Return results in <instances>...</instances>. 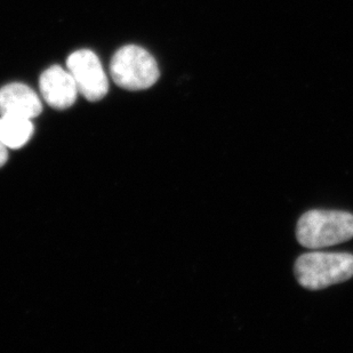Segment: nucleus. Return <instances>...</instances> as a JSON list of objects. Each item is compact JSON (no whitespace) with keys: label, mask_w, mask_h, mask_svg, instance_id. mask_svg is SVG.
Masks as SVG:
<instances>
[{"label":"nucleus","mask_w":353,"mask_h":353,"mask_svg":"<svg viewBox=\"0 0 353 353\" xmlns=\"http://www.w3.org/2000/svg\"><path fill=\"white\" fill-rule=\"evenodd\" d=\"M7 150L8 149L0 141V167H3L6 163L7 159H8V152H7Z\"/></svg>","instance_id":"6e6552de"},{"label":"nucleus","mask_w":353,"mask_h":353,"mask_svg":"<svg viewBox=\"0 0 353 353\" xmlns=\"http://www.w3.org/2000/svg\"><path fill=\"white\" fill-rule=\"evenodd\" d=\"M39 88L45 102L59 110L70 108L79 94L77 83L70 71L60 65H53L43 71L40 76Z\"/></svg>","instance_id":"39448f33"},{"label":"nucleus","mask_w":353,"mask_h":353,"mask_svg":"<svg viewBox=\"0 0 353 353\" xmlns=\"http://www.w3.org/2000/svg\"><path fill=\"white\" fill-rule=\"evenodd\" d=\"M32 134L31 119L15 116L0 117V141L7 149H21L29 142Z\"/></svg>","instance_id":"0eeeda50"},{"label":"nucleus","mask_w":353,"mask_h":353,"mask_svg":"<svg viewBox=\"0 0 353 353\" xmlns=\"http://www.w3.org/2000/svg\"><path fill=\"white\" fill-rule=\"evenodd\" d=\"M67 69L77 83L79 94L90 102L103 99L109 90L107 74L97 54L90 50L74 52L68 57Z\"/></svg>","instance_id":"20e7f679"},{"label":"nucleus","mask_w":353,"mask_h":353,"mask_svg":"<svg viewBox=\"0 0 353 353\" xmlns=\"http://www.w3.org/2000/svg\"><path fill=\"white\" fill-rule=\"evenodd\" d=\"M296 238L309 250L349 241L353 238V215L342 210H309L297 222Z\"/></svg>","instance_id":"f257e3e1"},{"label":"nucleus","mask_w":353,"mask_h":353,"mask_svg":"<svg viewBox=\"0 0 353 353\" xmlns=\"http://www.w3.org/2000/svg\"><path fill=\"white\" fill-rule=\"evenodd\" d=\"M294 274L301 286L310 290L345 283L353 276V255L326 252L303 254L295 262Z\"/></svg>","instance_id":"f03ea898"},{"label":"nucleus","mask_w":353,"mask_h":353,"mask_svg":"<svg viewBox=\"0 0 353 353\" xmlns=\"http://www.w3.org/2000/svg\"><path fill=\"white\" fill-rule=\"evenodd\" d=\"M43 110L37 94L24 83H8L0 88V116L34 119Z\"/></svg>","instance_id":"423d86ee"},{"label":"nucleus","mask_w":353,"mask_h":353,"mask_svg":"<svg viewBox=\"0 0 353 353\" xmlns=\"http://www.w3.org/2000/svg\"><path fill=\"white\" fill-rule=\"evenodd\" d=\"M111 77L123 90H147L157 83L159 68L148 50L137 45L118 50L110 64Z\"/></svg>","instance_id":"7ed1b4c3"}]
</instances>
